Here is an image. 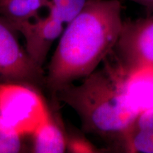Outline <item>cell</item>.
Wrapping results in <instances>:
<instances>
[{"mask_svg": "<svg viewBox=\"0 0 153 153\" xmlns=\"http://www.w3.org/2000/svg\"><path fill=\"white\" fill-rule=\"evenodd\" d=\"M131 128L153 131V107L141 110Z\"/></svg>", "mask_w": 153, "mask_h": 153, "instance_id": "cell-13", "label": "cell"}, {"mask_svg": "<svg viewBox=\"0 0 153 153\" xmlns=\"http://www.w3.org/2000/svg\"><path fill=\"white\" fill-rule=\"evenodd\" d=\"M102 68L55 94V101L72 108L82 131L117 147L131 128L140 109L130 95L127 82L106 58Z\"/></svg>", "mask_w": 153, "mask_h": 153, "instance_id": "cell-2", "label": "cell"}, {"mask_svg": "<svg viewBox=\"0 0 153 153\" xmlns=\"http://www.w3.org/2000/svg\"><path fill=\"white\" fill-rule=\"evenodd\" d=\"M48 0H0V18L19 32L25 24L38 18Z\"/></svg>", "mask_w": 153, "mask_h": 153, "instance_id": "cell-8", "label": "cell"}, {"mask_svg": "<svg viewBox=\"0 0 153 153\" xmlns=\"http://www.w3.org/2000/svg\"><path fill=\"white\" fill-rule=\"evenodd\" d=\"M56 115L48 116L32 134L31 152L34 153H63L67 152V133Z\"/></svg>", "mask_w": 153, "mask_h": 153, "instance_id": "cell-7", "label": "cell"}, {"mask_svg": "<svg viewBox=\"0 0 153 153\" xmlns=\"http://www.w3.org/2000/svg\"><path fill=\"white\" fill-rule=\"evenodd\" d=\"M99 149L82 134L67 133V152L72 153L101 152Z\"/></svg>", "mask_w": 153, "mask_h": 153, "instance_id": "cell-12", "label": "cell"}, {"mask_svg": "<svg viewBox=\"0 0 153 153\" xmlns=\"http://www.w3.org/2000/svg\"><path fill=\"white\" fill-rule=\"evenodd\" d=\"M115 150L128 153H153V131L130 128Z\"/></svg>", "mask_w": 153, "mask_h": 153, "instance_id": "cell-9", "label": "cell"}, {"mask_svg": "<svg viewBox=\"0 0 153 153\" xmlns=\"http://www.w3.org/2000/svg\"><path fill=\"white\" fill-rule=\"evenodd\" d=\"M24 136L0 117V153L24 152Z\"/></svg>", "mask_w": 153, "mask_h": 153, "instance_id": "cell-11", "label": "cell"}, {"mask_svg": "<svg viewBox=\"0 0 153 153\" xmlns=\"http://www.w3.org/2000/svg\"><path fill=\"white\" fill-rule=\"evenodd\" d=\"M51 113L41 89L17 82H0V117L23 135H31Z\"/></svg>", "mask_w": 153, "mask_h": 153, "instance_id": "cell-4", "label": "cell"}, {"mask_svg": "<svg viewBox=\"0 0 153 153\" xmlns=\"http://www.w3.org/2000/svg\"><path fill=\"white\" fill-rule=\"evenodd\" d=\"M91 0H48L46 9L50 14L67 26L85 8Z\"/></svg>", "mask_w": 153, "mask_h": 153, "instance_id": "cell-10", "label": "cell"}, {"mask_svg": "<svg viewBox=\"0 0 153 153\" xmlns=\"http://www.w3.org/2000/svg\"><path fill=\"white\" fill-rule=\"evenodd\" d=\"M65 25L48 11L47 14L25 24L19 30L24 39V48L31 60L43 69L48 53L64 31Z\"/></svg>", "mask_w": 153, "mask_h": 153, "instance_id": "cell-6", "label": "cell"}, {"mask_svg": "<svg viewBox=\"0 0 153 153\" xmlns=\"http://www.w3.org/2000/svg\"><path fill=\"white\" fill-rule=\"evenodd\" d=\"M121 0H91L59 38L45 72L52 97L98 68L111 52L122 28Z\"/></svg>", "mask_w": 153, "mask_h": 153, "instance_id": "cell-1", "label": "cell"}, {"mask_svg": "<svg viewBox=\"0 0 153 153\" xmlns=\"http://www.w3.org/2000/svg\"><path fill=\"white\" fill-rule=\"evenodd\" d=\"M19 32L0 18V82H17L45 88V72L19 43Z\"/></svg>", "mask_w": 153, "mask_h": 153, "instance_id": "cell-5", "label": "cell"}, {"mask_svg": "<svg viewBox=\"0 0 153 153\" xmlns=\"http://www.w3.org/2000/svg\"><path fill=\"white\" fill-rule=\"evenodd\" d=\"M106 59L126 79L145 70L153 72V15L123 19L120 35Z\"/></svg>", "mask_w": 153, "mask_h": 153, "instance_id": "cell-3", "label": "cell"}, {"mask_svg": "<svg viewBox=\"0 0 153 153\" xmlns=\"http://www.w3.org/2000/svg\"><path fill=\"white\" fill-rule=\"evenodd\" d=\"M140 5L145 9L147 15H153V0H128Z\"/></svg>", "mask_w": 153, "mask_h": 153, "instance_id": "cell-14", "label": "cell"}]
</instances>
